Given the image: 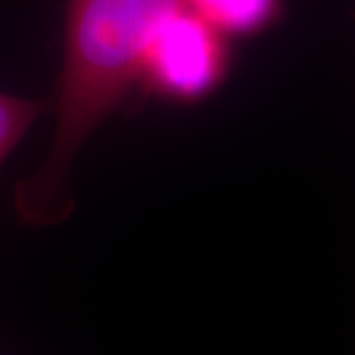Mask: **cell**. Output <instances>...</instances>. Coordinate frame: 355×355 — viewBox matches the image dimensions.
Masks as SVG:
<instances>
[{
  "mask_svg": "<svg viewBox=\"0 0 355 355\" xmlns=\"http://www.w3.org/2000/svg\"><path fill=\"white\" fill-rule=\"evenodd\" d=\"M184 0H67L64 62L50 109L55 137L44 166L14 188L26 227H51L73 214L71 164L105 119L139 91L142 53L156 22Z\"/></svg>",
  "mask_w": 355,
  "mask_h": 355,
  "instance_id": "obj_1",
  "label": "cell"
},
{
  "mask_svg": "<svg viewBox=\"0 0 355 355\" xmlns=\"http://www.w3.org/2000/svg\"><path fill=\"white\" fill-rule=\"evenodd\" d=\"M233 67L231 40L180 4L153 28L142 53L139 91L193 105L211 97Z\"/></svg>",
  "mask_w": 355,
  "mask_h": 355,
  "instance_id": "obj_2",
  "label": "cell"
},
{
  "mask_svg": "<svg viewBox=\"0 0 355 355\" xmlns=\"http://www.w3.org/2000/svg\"><path fill=\"white\" fill-rule=\"evenodd\" d=\"M184 4L229 40L259 36L284 14V0H184Z\"/></svg>",
  "mask_w": 355,
  "mask_h": 355,
  "instance_id": "obj_3",
  "label": "cell"
},
{
  "mask_svg": "<svg viewBox=\"0 0 355 355\" xmlns=\"http://www.w3.org/2000/svg\"><path fill=\"white\" fill-rule=\"evenodd\" d=\"M48 109L50 101L0 93V166Z\"/></svg>",
  "mask_w": 355,
  "mask_h": 355,
  "instance_id": "obj_4",
  "label": "cell"
}]
</instances>
